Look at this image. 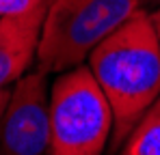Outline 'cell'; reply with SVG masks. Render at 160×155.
<instances>
[{
    "label": "cell",
    "instance_id": "6da1fadb",
    "mask_svg": "<svg viewBox=\"0 0 160 155\" xmlns=\"http://www.w3.org/2000/svg\"><path fill=\"white\" fill-rule=\"evenodd\" d=\"M87 63L112 110L110 149H119L160 95V41L149 13H134Z\"/></svg>",
    "mask_w": 160,
    "mask_h": 155
},
{
    "label": "cell",
    "instance_id": "7a4b0ae2",
    "mask_svg": "<svg viewBox=\"0 0 160 155\" xmlns=\"http://www.w3.org/2000/svg\"><path fill=\"white\" fill-rule=\"evenodd\" d=\"M143 9V0H48L37 69L63 73L89 60L91 52Z\"/></svg>",
    "mask_w": 160,
    "mask_h": 155
},
{
    "label": "cell",
    "instance_id": "3957f363",
    "mask_svg": "<svg viewBox=\"0 0 160 155\" xmlns=\"http://www.w3.org/2000/svg\"><path fill=\"white\" fill-rule=\"evenodd\" d=\"M112 123L110 103L89 67L56 76L50 86V155H102Z\"/></svg>",
    "mask_w": 160,
    "mask_h": 155
},
{
    "label": "cell",
    "instance_id": "277c9868",
    "mask_svg": "<svg viewBox=\"0 0 160 155\" xmlns=\"http://www.w3.org/2000/svg\"><path fill=\"white\" fill-rule=\"evenodd\" d=\"M0 155H50L48 73L32 69L13 84L0 119Z\"/></svg>",
    "mask_w": 160,
    "mask_h": 155
},
{
    "label": "cell",
    "instance_id": "5b68a950",
    "mask_svg": "<svg viewBox=\"0 0 160 155\" xmlns=\"http://www.w3.org/2000/svg\"><path fill=\"white\" fill-rule=\"evenodd\" d=\"M46 4L13 17L0 20V88L15 84L37 63V48Z\"/></svg>",
    "mask_w": 160,
    "mask_h": 155
},
{
    "label": "cell",
    "instance_id": "8992f818",
    "mask_svg": "<svg viewBox=\"0 0 160 155\" xmlns=\"http://www.w3.org/2000/svg\"><path fill=\"white\" fill-rule=\"evenodd\" d=\"M119 155H160V119L138 123L126 138Z\"/></svg>",
    "mask_w": 160,
    "mask_h": 155
},
{
    "label": "cell",
    "instance_id": "52a82bcc",
    "mask_svg": "<svg viewBox=\"0 0 160 155\" xmlns=\"http://www.w3.org/2000/svg\"><path fill=\"white\" fill-rule=\"evenodd\" d=\"M41 4H46V0H0V20L28 13Z\"/></svg>",
    "mask_w": 160,
    "mask_h": 155
},
{
    "label": "cell",
    "instance_id": "ba28073f",
    "mask_svg": "<svg viewBox=\"0 0 160 155\" xmlns=\"http://www.w3.org/2000/svg\"><path fill=\"white\" fill-rule=\"evenodd\" d=\"M158 119H160V95H158V99L154 101V106L147 110V114L141 119V123L143 121H158Z\"/></svg>",
    "mask_w": 160,
    "mask_h": 155
},
{
    "label": "cell",
    "instance_id": "9c48e42d",
    "mask_svg": "<svg viewBox=\"0 0 160 155\" xmlns=\"http://www.w3.org/2000/svg\"><path fill=\"white\" fill-rule=\"evenodd\" d=\"M11 91H13V86L0 88V119H2V114H4V108H7V103H9V99H11Z\"/></svg>",
    "mask_w": 160,
    "mask_h": 155
},
{
    "label": "cell",
    "instance_id": "30bf717a",
    "mask_svg": "<svg viewBox=\"0 0 160 155\" xmlns=\"http://www.w3.org/2000/svg\"><path fill=\"white\" fill-rule=\"evenodd\" d=\"M149 20H152V24H154V30H156L158 41H160V9H156L154 13H149Z\"/></svg>",
    "mask_w": 160,
    "mask_h": 155
}]
</instances>
